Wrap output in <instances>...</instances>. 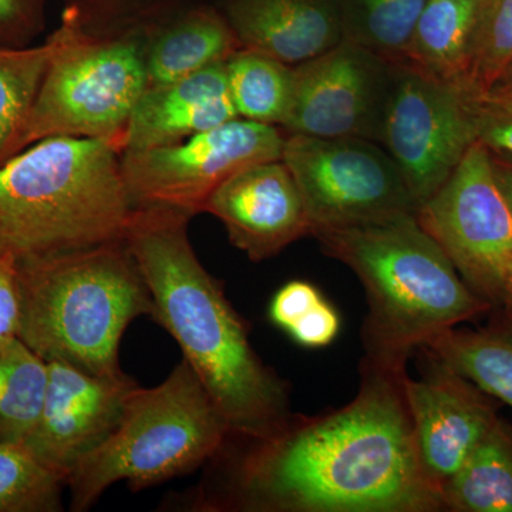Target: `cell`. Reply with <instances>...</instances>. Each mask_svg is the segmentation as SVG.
<instances>
[{"label": "cell", "instance_id": "cell-1", "mask_svg": "<svg viewBox=\"0 0 512 512\" xmlns=\"http://www.w3.org/2000/svg\"><path fill=\"white\" fill-rule=\"evenodd\" d=\"M406 372L365 359L356 399L343 409L291 417L235 467L221 503L258 512L443 511L417 454L404 397Z\"/></svg>", "mask_w": 512, "mask_h": 512}, {"label": "cell", "instance_id": "cell-2", "mask_svg": "<svg viewBox=\"0 0 512 512\" xmlns=\"http://www.w3.org/2000/svg\"><path fill=\"white\" fill-rule=\"evenodd\" d=\"M191 218L171 208L138 207L124 241L153 298V318L177 340L229 436L265 439L292 417L288 389L256 355L247 323L195 254Z\"/></svg>", "mask_w": 512, "mask_h": 512}, {"label": "cell", "instance_id": "cell-3", "mask_svg": "<svg viewBox=\"0 0 512 512\" xmlns=\"http://www.w3.org/2000/svg\"><path fill=\"white\" fill-rule=\"evenodd\" d=\"M312 237L362 282L369 303L365 359L377 366L406 372L409 357L431 339L494 311L471 291L416 214L323 229Z\"/></svg>", "mask_w": 512, "mask_h": 512}, {"label": "cell", "instance_id": "cell-4", "mask_svg": "<svg viewBox=\"0 0 512 512\" xmlns=\"http://www.w3.org/2000/svg\"><path fill=\"white\" fill-rule=\"evenodd\" d=\"M18 338L47 363L101 377L124 375L121 338L154 303L127 242L18 259Z\"/></svg>", "mask_w": 512, "mask_h": 512}, {"label": "cell", "instance_id": "cell-5", "mask_svg": "<svg viewBox=\"0 0 512 512\" xmlns=\"http://www.w3.org/2000/svg\"><path fill=\"white\" fill-rule=\"evenodd\" d=\"M134 207L117 144L50 137L0 165V254L16 259L126 237Z\"/></svg>", "mask_w": 512, "mask_h": 512}, {"label": "cell", "instance_id": "cell-6", "mask_svg": "<svg viewBox=\"0 0 512 512\" xmlns=\"http://www.w3.org/2000/svg\"><path fill=\"white\" fill-rule=\"evenodd\" d=\"M229 430L187 360L153 389L133 390L117 429L67 480L70 510L82 512L127 481L140 491L190 473L217 456Z\"/></svg>", "mask_w": 512, "mask_h": 512}, {"label": "cell", "instance_id": "cell-7", "mask_svg": "<svg viewBox=\"0 0 512 512\" xmlns=\"http://www.w3.org/2000/svg\"><path fill=\"white\" fill-rule=\"evenodd\" d=\"M56 49L43 77L25 148L50 137L117 144L148 87L144 40L84 33L67 10L53 30Z\"/></svg>", "mask_w": 512, "mask_h": 512}, {"label": "cell", "instance_id": "cell-8", "mask_svg": "<svg viewBox=\"0 0 512 512\" xmlns=\"http://www.w3.org/2000/svg\"><path fill=\"white\" fill-rule=\"evenodd\" d=\"M282 161L301 191L311 235L416 214L402 173L375 141L285 134Z\"/></svg>", "mask_w": 512, "mask_h": 512}, {"label": "cell", "instance_id": "cell-9", "mask_svg": "<svg viewBox=\"0 0 512 512\" xmlns=\"http://www.w3.org/2000/svg\"><path fill=\"white\" fill-rule=\"evenodd\" d=\"M416 218L471 291L501 308L512 271V212L483 143L468 148L446 183L417 208Z\"/></svg>", "mask_w": 512, "mask_h": 512}, {"label": "cell", "instance_id": "cell-10", "mask_svg": "<svg viewBox=\"0 0 512 512\" xmlns=\"http://www.w3.org/2000/svg\"><path fill=\"white\" fill-rule=\"evenodd\" d=\"M285 133L269 124L228 121L181 143L123 151L121 174L134 207H164L194 215L232 175L282 160Z\"/></svg>", "mask_w": 512, "mask_h": 512}, {"label": "cell", "instance_id": "cell-11", "mask_svg": "<svg viewBox=\"0 0 512 512\" xmlns=\"http://www.w3.org/2000/svg\"><path fill=\"white\" fill-rule=\"evenodd\" d=\"M476 94L394 66L379 140L402 173L417 208L429 200L477 141Z\"/></svg>", "mask_w": 512, "mask_h": 512}, {"label": "cell", "instance_id": "cell-12", "mask_svg": "<svg viewBox=\"0 0 512 512\" xmlns=\"http://www.w3.org/2000/svg\"><path fill=\"white\" fill-rule=\"evenodd\" d=\"M394 66L343 39L292 66L291 96L281 130L313 137L379 140Z\"/></svg>", "mask_w": 512, "mask_h": 512}, {"label": "cell", "instance_id": "cell-13", "mask_svg": "<svg viewBox=\"0 0 512 512\" xmlns=\"http://www.w3.org/2000/svg\"><path fill=\"white\" fill-rule=\"evenodd\" d=\"M137 387L126 373L94 376L50 362L45 406L23 446L66 485L77 464L117 429Z\"/></svg>", "mask_w": 512, "mask_h": 512}, {"label": "cell", "instance_id": "cell-14", "mask_svg": "<svg viewBox=\"0 0 512 512\" xmlns=\"http://www.w3.org/2000/svg\"><path fill=\"white\" fill-rule=\"evenodd\" d=\"M426 357V373L419 380L404 376L403 389L421 467L441 493L500 416L494 397Z\"/></svg>", "mask_w": 512, "mask_h": 512}, {"label": "cell", "instance_id": "cell-15", "mask_svg": "<svg viewBox=\"0 0 512 512\" xmlns=\"http://www.w3.org/2000/svg\"><path fill=\"white\" fill-rule=\"evenodd\" d=\"M204 212L220 220L231 244L254 262L274 258L312 234L301 191L282 160L232 175L211 195Z\"/></svg>", "mask_w": 512, "mask_h": 512}, {"label": "cell", "instance_id": "cell-16", "mask_svg": "<svg viewBox=\"0 0 512 512\" xmlns=\"http://www.w3.org/2000/svg\"><path fill=\"white\" fill-rule=\"evenodd\" d=\"M241 49L298 66L343 40L336 0H222Z\"/></svg>", "mask_w": 512, "mask_h": 512}, {"label": "cell", "instance_id": "cell-17", "mask_svg": "<svg viewBox=\"0 0 512 512\" xmlns=\"http://www.w3.org/2000/svg\"><path fill=\"white\" fill-rule=\"evenodd\" d=\"M235 119L225 63L214 64L184 79L147 87L128 121L121 153L171 146Z\"/></svg>", "mask_w": 512, "mask_h": 512}, {"label": "cell", "instance_id": "cell-18", "mask_svg": "<svg viewBox=\"0 0 512 512\" xmlns=\"http://www.w3.org/2000/svg\"><path fill=\"white\" fill-rule=\"evenodd\" d=\"M239 49L220 8L205 0L178 13L144 40L148 87L225 63Z\"/></svg>", "mask_w": 512, "mask_h": 512}, {"label": "cell", "instance_id": "cell-19", "mask_svg": "<svg viewBox=\"0 0 512 512\" xmlns=\"http://www.w3.org/2000/svg\"><path fill=\"white\" fill-rule=\"evenodd\" d=\"M494 312L488 325L448 329L420 350L512 409V313Z\"/></svg>", "mask_w": 512, "mask_h": 512}, {"label": "cell", "instance_id": "cell-20", "mask_svg": "<svg viewBox=\"0 0 512 512\" xmlns=\"http://www.w3.org/2000/svg\"><path fill=\"white\" fill-rule=\"evenodd\" d=\"M477 2L429 0L397 66L441 82L467 84Z\"/></svg>", "mask_w": 512, "mask_h": 512}, {"label": "cell", "instance_id": "cell-21", "mask_svg": "<svg viewBox=\"0 0 512 512\" xmlns=\"http://www.w3.org/2000/svg\"><path fill=\"white\" fill-rule=\"evenodd\" d=\"M444 511L512 512V426L503 419L441 488Z\"/></svg>", "mask_w": 512, "mask_h": 512}, {"label": "cell", "instance_id": "cell-22", "mask_svg": "<svg viewBox=\"0 0 512 512\" xmlns=\"http://www.w3.org/2000/svg\"><path fill=\"white\" fill-rule=\"evenodd\" d=\"M55 49L53 32L39 45H0V165L25 150L30 116Z\"/></svg>", "mask_w": 512, "mask_h": 512}, {"label": "cell", "instance_id": "cell-23", "mask_svg": "<svg viewBox=\"0 0 512 512\" xmlns=\"http://www.w3.org/2000/svg\"><path fill=\"white\" fill-rule=\"evenodd\" d=\"M49 363L23 340H0V441L23 443L39 421Z\"/></svg>", "mask_w": 512, "mask_h": 512}, {"label": "cell", "instance_id": "cell-24", "mask_svg": "<svg viewBox=\"0 0 512 512\" xmlns=\"http://www.w3.org/2000/svg\"><path fill=\"white\" fill-rule=\"evenodd\" d=\"M225 70L239 119L281 127L291 96L292 66L255 50L239 49L225 62Z\"/></svg>", "mask_w": 512, "mask_h": 512}, {"label": "cell", "instance_id": "cell-25", "mask_svg": "<svg viewBox=\"0 0 512 512\" xmlns=\"http://www.w3.org/2000/svg\"><path fill=\"white\" fill-rule=\"evenodd\" d=\"M429 0H336L343 39L400 64L417 19Z\"/></svg>", "mask_w": 512, "mask_h": 512}, {"label": "cell", "instance_id": "cell-26", "mask_svg": "<svg viewBox=\"0 0 512 512\" xmlns=\"http://www.w3.org/2000/svg\"><path fill=\"white\" fill-rule=\"evenodd\" d=\"M205 0H62L87 35L146 40L178 13Z\"/></svg>", "mask_w": 512, "mask_h": 512}, {"label": "cell", "instance_id": "cell-27", "mask_svg": "<svg viewBox=\"0 0 512 512\" xmlns=\"http://www.w3.org/2000/svg\"><path fill=\"white\" fill-rule=\"evenodd\" d=\"M64 485L22 443L0 441V512H59Z\"/></svg>", "mask_w": 512, "mask_h": 512}, {"label": "cell", "instance_id": "cell-28", "mask_svg": "<svg viewBox=\"0 0 512 512\" xmlns=\"http://www.w3.org/2000/svg\"><path fill=\"white\" fill-rule=\"evenodd\" d=\"M512 62V0H478L467 86L487 93Z\"/></svg>", "mask_w": 512, "mask_h": 512}, {"label": "cell", "instance_id": "cell-29", "mask_svg": "<svg viewBox=\"0 0 512 512\" xmlns=\"http://www.w3.org/2000/svg\"><path fill=\"white\" fill-rule=\"evenodd\" d=\"M477 141L512 161V94L484 93L476 101Z\"/></svg>", "mask_w": 512, "mask_h": 512}, {"label": "cell", "instance_id": "cell-30", "mask_svg": "<svg viewBox=\"0 0 512 512\" xmlns=\"http://www.w3.org/2000/svg\"><path fill=\"white\" fill-rule=\"evenodd\" d=\"M52 0H0V45L28 47L45 32Z\"/></svg>", "mask_w": 512, "mask_h": 512}, {"label": "cell", "instance_id": "cell-31", "mask_svg": "<svg viewBox=\"0 0 512 512\" xmlns=\"http://www.w3.org/2000/svg\"><path fill=\"white\" fill-rule=\"evenodd\" d=\"M322 301V295L315 286L309 282L292 281L272 299L269 316L276 326L289 330Z\"/></svg>", "mask_w": 512, "mask_h": 512}, {"label": "cell", "instance_id": "cell-32", "mask_svg": "<svg viewBox=\"0 0 512 512\" xmlns=\"http://www.w3.org/2000/svg\"><path fill=\"white\" fill-rule=\"evenodd\" d=\"M339 328L338 312L323 299L302 316L288 332L298 345L305 348H325L338 336Z\"/></svg>", "mask_w": 512, "mask_h": 512}, {"label": "cell", "instance_id": "cell-33", "mask_svg": "<svg viewBox=\"0 0 512 512\" xmlns=\"http://www.w3.org/2000/svg\"><path fill=\"white\" fill-rule=\"evenodd\" d=\"M19 325L18 259L0 254V340L18 338Z\"/></svg>", "mask_w": 512, "mask_h": 512}, {"label": "cell", "instance_id": "cell-34", "mask_svg": "<svg viewBox=\"0 0 512 512\" xmlns=\"http://www.w3.org/2000/svg\"><path fill=\"white\" fill-rule=\"evenodd\" d=\"M491 163H493L495 180L512 212V161L491 153Z\"/></svg>", "mask_w": 512, "mask_h": 512}, {"label": "cell", "instance_id": "cell-35", "mask_svg": "<svg viewBox=\"0 0 512 512\" xmlns=\"http://www.w3.org/2000/svg\"><path fill=\"white\" fill-rule=\"evenodd\" d=\"M488 92L498 94H512V62L510 66L505 69V72L501 74V77L497 80V83H495L494 86L488 90Z\"/></svg>", "mask_w": 512, "mask_h": 512}, {"label": "cell", "instance_id": "cell-36", "mask_svg": "<svg viewBox=\"0 0 512 512\" xmlns=\"http://www.w3.org/2000/svg\"><path fill=\"white\" fill-rule=\"evenodd\" d=\"M498 309L512 313V271L510 279H508L507 289H505L503 305Z\"/></svg>", "mask_w": 512, "mask_h": 512}]
</instances>
